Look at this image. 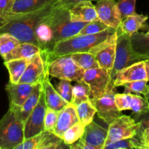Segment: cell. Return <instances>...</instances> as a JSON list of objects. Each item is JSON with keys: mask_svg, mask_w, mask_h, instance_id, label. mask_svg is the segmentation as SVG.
<instances>
[{"mask_svg": "<svg viewBox=\"0 0 149 149\" xmlns=\"http://www.w3.org/2000/svg\"><path fill=\"white\" fill-rule=\"evenodd\" d=\"M56 2L34 11L11 15L7 21L0 27V33H10L21 43L28 42L38 46L35 31L38 25L44 21L53 10Z\"/></svg>", "mask_w": 149, "mask_h": 149, "instance_id": "obj_1", "label": "cell"}, {"mask_svg": "<svg viewBox=\"0 0 149 149\" xmlns=\"http://www.w3.org/2000/svg\"><path fill=\"white\" fill-rule=\"evenodd\" d=\"M116 29L109 28L96 34H77L57 42L49 54L50 63L57 57L70 55L77 52H89L91 49L106 39Z\"/></svg>", "mask_w": 149, "mask_h": 149, "instance_id": "obj_2", "label": "cell"}, {"mask_svg": "<svg viewBox=\"0 0 149 149\" xmlns=\"http://www.w3.org/2000/svg\"><path fill=\"white\" fill-rule=\"evenodd\" d=\"M53 31L56 44L64 39L79 34L87 22L72 21L70 18V10L60 7L56 2V7L47 17Z\"/></svg>", "mask_w": 149, "mask_h": 149, "instance_id": "obj_3", "label": "cell"}, {"mask_svg": "<svg viewBox=\"0 0 149 149\" xmlns=\"http://www.w3.org/2000/svg\"><path fill=\"white\" fill-rule=\"evenodd\" d=\"M25 140L24 123L17 112L10 107L0 120V146L1 149H15Z\"/></svg>", "mask_w": 149, "mask_h": 149, "instance_id": "obj_4", "label": "cell"}, {"mask_svg": "<svg viewBox=\"0 0 149 149\" xmlns=\"http://www.w3.org/2000/svg\"><path fill=\"white\" fill-rule=\"evenodd\" d=\"M118 36L116 42V52L113 68L110 76L112 79L118 71L134 63L145 60L143 55L136 52L133 48L131 42V36L124 33L121 29H116Z\"/></svg>", "mask_w": 149, "mask_h": 149, "instance_id": "obj_5", "label": "cell"}, {"mask_svg": "<svg viewBox=\"0 0 149 149\" xmlns=\"http://www.w3.org/2000/svg\"><path fill=\"white\" fill-rule=\"evenodd\" d=\"M85 70L80 68L69 55L57 57L49 64V75L58 79L70 81H80L83 80Z\"/></svg>", "mask_w": 149, "mask_h": 149, "instance_id": "obj_6", "label": "cell"}, {"mask_svg": "<svg viewBox=\"0 0 149 149\" xmlns=\"http://www.w3.org/2000/svg\"><path fill=\"white\" fill-rule=\"evenodd\" d=\"M108 125L105 146L120 140L133 138L137 135L140 129V124L136 122L134 118L127 115H121Z\"/></svg>", "mask_w": 149, "mask_h": 149, "instance_id": "obj_7", "label": "cell"}, {"mask_svg": "<svg viewBox=\"0 0 149 149\" xmlns=\"http://www.w3.org/2000/svg\"><path fill=\"white\" fill-rule=\"evenodd\" d=\"M83 80L90 87L91 98L102 97L114 85L110 74L100 67L86 70Z\"/></svg>", "mask_w": 149, "mask_h": 149, "instance_id": "obj_8", "label": "cell"}, {"mask_svg": "<svg viewBox=\"0 0 149 149\" xmlns=\"http://www.w3.org/2000/svg\"><path fill=\"white\" fill-rule=\"evenodd\" d=\"M116 87L112 86L106 93L99 98H90L95 106L98 116L108 125L121 116L122 111L117 107L115 102Z\"/></svg>", "mask_w": 149, "mask_h": 149, "instance_id": "obj_9", "label": "cell"}, {"mask_svg": "<svg viewBox=\"0 0 149 149\" xmlns=\"http://www.w3.org/2000/svg\"><path fill=\"white\" fill-rule=\"evenodd\" d=\"M118 33L115 31L106 39L92 48L89 52L93 54L100 68L111 74L113 68L116 52Z\"/></svg>", "mask_w": 149, "mask_h": 149, "instance_id": "obj_10", "label": "cell"}, {"mask_svg": "<svg viewBox=\"0 0 149 149\" xmlns=\"http://www.w3.org/2000/svg\"><path fill=\"white\" fill-rule=\"evenodd\" d=\"M49 64L44 59L41 52L35 55L30 59L18 83H26L33 85L42 84L45 77L49 75Z\"/></svg>", "mask_w": 149, "mask_h": 149, "instance_id": "obj_11", "label": "cell"}, {"mask_svg": "<svg viewBox=\"0 0 149 149\" xmlns=\"http://www.w3.org/2000/svg\"><path fill=\"white\" fill-rule=\"evenodd\" d=\"M46 109L47 105L45 103V94L42 90L37 104L24 123L25 139L34 136L45 131L44 119Z\"/></svg>", "mask_w": 149, "mask_h": 149, "instance_id": "obj_12", "label": "cell"}, {"mask_svg": "<svg viewBox=\"0 0 149 149\" xmlns=\"http://www.w3.org/2000/svg\"><path fill=\"white\" fill-rule=\"evenodd\" d=\"M98 19L108 27L117 29L120 27L121 18L115 0H99L95 4Z\"/></svg>", "mask_w": 149, "mask_h": 149, "instance_id": "obj_13", "label": "cell"}, {"mask_svg": "<svg viewBox=\"0 0 149 149\" xmlns=\"http://www.w3.org/2000/svg\"><path fill=\"white\" fill-rule=\"evenodd\" d=\"M115 102L120 111L131 110L135 113H140L149 110V101L145 97L132 93H116Z\"/></svg>", "mask_w": 149, "mask_h": 149, "instance_id": "obj_14", "label": "cell"}, {"mask_svg": "<svg viewBox=\"0 0 149 149\" xmlns=\"http://www.w3.org/2000/svg\"><path fill=\"white\" fill-rule=\"evenodd\" d=\"M46 19L38 25L35 31V36L38 47L41 49V55L50 63L48 57L56 45V42L53 29Z\"/></svg>", "mask_w": 149, "mask_h": 149, "instance_id": "obj_15", "label": "cell"}, {"mask_svg": "<svg viewBox=\"0 0 149 149\" xmlns=\"http://www.w3.org/2000/svg\"><path fill=\"white\" fill-rule=\"evenodd\" d=\"M144 61L134 63L118 71L113 78L114 85L120 87L126 82L147 79Z\"/></svg>", "mask_w": 149, "mask_h": 149, "instance_id": "obj_16", "label": "cell"}, {"mask_svg": "<svg viewBox=\"0 0 149 149\" xmlns=\"http://www.w3.org/2000/svg\"><path fill=\"white\" fill-rule=\"evenodd\" d=\"M77 122H79V119L76 112L75 106L72 103H68L62 109L58 111V118L53 132L61 138L64 132Z\"/></svg>", "mask_w": 149, "mask_h": 149, "instance_id": "obj_17", "label": "cell"}, {"mask_svg": "<svg viewBox=\"0 0 149 149\" xmlns=\"http://www.w3.org/2000/svg\"><path fill=\"white\" fill-rule=\"evenodd\" d=\"M36 85L26 83L13 84L10 81L5 87L10 100V106H21L32 94Z\"/></svg>", "mask_w": 149, "mask_h": 149, "instance_id": "obj_18", "label": "cell"}, {"mask_svg": "<svg viewBox=\"0 0 149 149\" xmlns=\"http://www.w3.org/2000/svg\"><path fill=\"white\" fill-rule=\"evenodd\" d=\"M108 137V130L92 121L85 126L84 133L81 137L86 143L94 146L96 149H103Z\"/></svg>", "mask_w": 149, "mask_h": 149, "instance_id": "obj_19", "label": "cell"}, {"mask_svg": "<svg viewBox=\"0 0 149 149\" xmlns=\"http://www.w3.org/2000/svg\"><path fill=\"white\" fill-rule=\"evenodd\" d=\"M70 18L72 21L89 22L99 20L94 4L91 1L79 2L70 9Z\"/></svg>", "mask_w": 149, "mask_h": 149, "instance_id": "obj_20", "label": "cell"}, {"mask_svg": "<svg viewBox=\"0 0 149 149\" xmlns=\"http://www.w3.org/2000/svg\"><path fill=\"white\" fill-rule=\"evenodd\" d=\"M49 76L48 75L45 77L42 83V90L45 94V103L47 107L58 111L68 103L61 97L58 91L54 88L49 79Z\"/></svg>", "mask_w": 149, "mask_h": 149, "instance_id": "obj_21", "label": "cell"}, {"mask_svg": "<svg viewBox=\"0 0 149 149\" xmlns=\"http://www.w3.org/2000/svg\"><path fill=\"white\" fill-rule=\"evenodd\" d=\"M42 91V84H38L35 86L33 92L29 95V97L25 100L21 106H10V107L13 108L19 116L22 122L25 123L27 118L32 113L33 109L37 104L38 101L40 97L41 93Z\"/></svg>", "mask_w": 149, "mask_h": 149, "instance_id": "obj_22", "label": "cell"}, {"mask_svg": "<svg viewBox=\"0 0 149 149\" xmlns=\"http://www.w3.org/2000/svg\"><path fill=\"white\" fill-rule=\"evenodd\" d=\"M41 52L40 48L37 45L28 42H22L13 50L3 57L4 61L14 59H31Z\"/></svg>", "mask_w": 149, "mask_h": 149, "instance_id": "obj_23", "label": "cell"}, {"mask_svg": "<svg viewBox=\"0 0 149 149\" xmlns=\"http://www.w3.org/2000/svg\"><path fill=\"white\" fill-rule=\"evenodd\" d=\"M148 19V16L142 14H135L129 15L122 20L120 26V29L124 33L131 35L139 31L140 29H145L147 27L146 21Z\"/></svg>", "mask_w": 149, "mask_h": 149, "instance_id": "obj_24", "label": "cell"}, {"mask_svg": "<svg viewBox=\"0 0 149 149\" xmlns=\"http://www.w3.org/2000/svg\"><path fill=\"white\" fill-rule=\"evenodd\" d=\"M57 0H15L12 10L11 15L37 10L48 4H53Z\"/></svg>", "mask_w": 149, "mask_h": 149, "instance_id": "obj_25", "label": "cell"}, {"mask_svg": "<svg viewBox=\"0 0 149 149\" xmlns=\"http://www.w3.org/2000/svg\"><path fill=\"white\" fill-rule=\"evenodd\" d=\"M70 148L62 138L54 132L45 130L38 134V149H63Z\"/></svg>", "mask_w": 149, "mask_h": 149, "instance_id": "obj_26", "label": "cell"}, {"mask_svg": "<svg viewBox=\"0 0 149 149\" xmlns=\"http://www.w3.org/2000/svg\"><path fill=\"white\" fill-rule=\"evenodd\" d=\"M32 59V58H31ZM30 59H14L4 61V64L8 70L10 75V81L13 84L18 83L20 77L24 73L26 66Z\"/></svg>", "mask_w": 149, "mask_h": 149, "instance_id": "obj_27", "label": "cell"}, {"mask_svg": "<svg viewBox=\"0 0 149 149\" xmlns=\"http://www.w3.org/2000/svg\"><path fill=\"white\" fill-rule=\"evenodd\" d=\"M75 109L79 122H81L84 126H86L93 121V116L96 113V108L91 99L77 104L75 106Z\"/></svg>", "mask_w": 149, "mask_h": 149, "instance_id": "obj_28", "label": "cell"}, {"mask_svg": "<svg viewBox=\"0 0 149 149\" xmlns=\"http://www.w3.org/2000/svg\"><path fill=\"white\" fill-rule=\"evenodd\" d=\"M70 56L74 61V63L85 71L99 67V63L95 58L94 55L89 52H77V53L72 54Z\"/></svg>", "mask_w": 149, "mask_h": 149, "instance_id": "obj_29", "label": "cell"}, {"mask_svg": "<svg viewBox=\"0 0 149 149\" xmlns=\"http://www.w3.org/2000/svg\"><path fill=\"white\" fill-rule=\"evenodd\" d=\"M131 42L136 52L143 55L145 59L149 58V36L137 31L131 36Z\"/></svg>", "mask_w": 149, "mask_h": 149, "instance_id": "obj_30", "label": "cell"}, {"mask_svg": "<svg viewBox=\"0 0 149 149\" xmlns=\"http://www.w3.org/2000/svg\"><path fill=\"white\" fill-rule=\"evenodd\" d=\"M91 98V90L89 84H86L83 80L77 81L73 86L72 89V103L74 106L86 101Z\"/></svg>", "mask_w": 149, "mask_h": 149, "instance_id": "obj_31", "label": "cell"}, {"mask_svg": "<svg viewBox=\"0 0 149 149\" xmlns=\"http://www.w3.org/2000/svg\"><path fill=\"white\" fill-rule=\"evenodd\" d=\"M85 126L80 122H77L74 125L69 128L63 134L62 138L64 143L67 146H71L78 141L84 133Z\"/></svg>", "mask_w": 149, "mask_h": 149, "instance_id": "obj_32", "label": "cell"}, {"mask_svg": "<svg viewBox=\"0 0 149 149\" xmlns=\"http://www.w3.org/2000/svg\"><path fill=\"white\" fill-rule=\"evenodd\" d=\"M20 43L17 38L10 33H0V55L3 58Z\"/></svg>", "mask_w": 149, "mask_h": 149, "instance_id": "obj_33", "label": "cell"}, {"mask_svg": "<svg viewBox=\"0 0 149 149\" xmlns=\"http://www.w3.org/2000/svg\"><path fill=\"white\" fill-rule=\"evenodd\" d=\"M148 80H138V81H129L123 84L124 87V93H132L136 95H145L149 91V85H148Z\"/></svg>", "mask_w": 149, "mask_h": 149, "instance_id": "obj_34", "label": "cell"}, {"mask_svg": "<svg viewBox=\"0 0 149 149\" xmlns=\"http://www.w3.org/2000/svg\"><path fill=\"white\" fill-rule=\"evenodd\" d=\"M137 148L141 149L139 141L135 136L131 138L120 140L104 146L103 149H127Z\"/></svg>", "mask_w": 149, "mask_h": 149, "instance_id": "obj_35", "label": "cell"}, {"mask_svg": "<svg viewBox=\"0 0 149 149\" xmlns=\"http://www.w3.org/2000/svg\"><path fill=\"white\" fill-rule=\"evenodd\" d=\"M136 1L137 0H118L116 1L121 20L127 16L135 14Z\"/></svg>", "mask_w": 149, "mask_h": 149, "instance_id": "obj_36", "label": "cell"}, {"mask_svg": "<svg viewBox=\"0 0 149 149\" xmlns=\"http://www.w3.org/2000/svg\"><path fill=\"white\" fill-rule=\"evenodd\" d=\"M109 28L108 26L104 24L103 23L99 20H94L88 23L83 29L80 30L79 34L85 35V34H96V33H100V32L104 31L107 30Z\"/></svg>", "mask_w": 149, "mask_h": 149, "instance_id": "obj_37", "label": "cell"}, {"mask_svg": "<svg viewBox=\"0 0 149 149\" xmlns=\"http://www.w3.org/2000/svg\"><path fill=\"white\" fill-rule=\"evenodd\" d=\"M72 89L73 86L71 84V81L65 79H60L56 90L67 103H71L72 100Z\"/></svg>", "mask_w": 149, "mask_h": 149, "instance_id": "obj_38", "label": "cell"}, {"mask_svg": "<svg viewBox=\"0 0 149 149\" xmlns=\"http://www.w3.org/2000/svg\"><path fill=\"white\" fill-rule=\"evenodd\" d=\"M15 0H0V27L10 18Z\"/></svg>", "mask_w": 149, "mask_h": 149, "instance_id": "obj_39", "label": "cell"}, {"mask_svg": "<svg viewBox=\"0 0 149 149\" xmlns=\"http://www.w3.org/2000/svg\"><path fill=\"white\" fill-rule=\"evenodd\" d=\"M58 111L53 110L51 108L47 107L45 111V119H44V127L45 130L53 132L56 124L57 122Z\"/></svg>", "mask_w": 149, "mask_h": 149, "instance_id": "obj_40", "label": "cell"}, {"mask_svg": "<svg viewBox=\"0 0 149 149\" xmlns=\"http://www.w3.org/2000/svg\"><path fill=\"white\" fill-rule=\"evenodd\" d=\"M133 118L136 122L140 124V129L138 132L146 128H149V110L143 113H135Z\"/></svg>", "mask_w": 149, "mask_h": 149, "instance_id": "obj_41", "label": "cell"}, {"mask_svg": "<svg viewBox=\"0 0 149 149\" xmlns=\"http://www.w3.org/2000/svg\"><path fill=\"white\" fill-rule=\"evenodd\" d=\"M135 137L139 141L141 149H149V128L139 132Z\"/></svg>", "mask_w": 149, "mask_h": 149, "instance_id": "obj_42", "label": "cell"}, {"mask_svg": "<svg viewBox=\"0 0 149 149\" xmlns=\"http://www.w3.org/2000/svg\"><path fill=\"white\" fill-rule=\"evenodd\" d=\"M81 1L82 0H57L56 2L58 5L70 8Z\"/></svg>", "mask_w": 149, "mask_h": 149, "instance_id": "obj_43", "label": "cell"}, {"mask_svg": "<svg viewBox=\"0 0 149 149\" xmlns=\"http://www.w3.org/2000/svg\"><path fill=\"white\" fill-rule=\"evenodd\" d=\"M144 62H145V66L146 77H147V80H148V81H149V58L145 60Z\"/></svg>", "mask_w": 149, "mask_h": 149, "instance_id": "obj_44", "label": "cell"}, {"mask_svg": "<svg viewBox=\"0 0 149 149\" xmlns=\"http://www.w3.org/2000/svg\"><path fill=\"white\" fill-rule=\"evenodd\" d=\"M144 34L145 35V36H149V30L148 31L146 32V33H144Z\"/></svg>", "mask_w": 149, "mask_h": 149, "instance_id": "obj_45", "label": "cell"}, {"mask_svg": "<svg viewBox=\"0 0 149 149\" xmlns=\"http://www.w3.org/2000/svg\"><path fill=\"white\" fill-rule=\"evenodd\" d=\"M144 97H149V91H148V93L147 94H146L144 96Z\"/></svg>", "mask_w": 149, "mask_h": 149, "instance_id": "obj_46", "label": "cell"}, {"mask_svg": "<svg viewBox=\"0 0 149 149\" xmlns=\"http://www.w3.org/2000/svg\"><path fill=\"white\" fill-rule=\"evenodd\" d=\"M146 98H147L148 100V101H149V97H146Z\"/></svg>", "mask_w": 149, "mask_h": 149, "instance_id": "obj_47", "label": "cell"}, {"mask_svg": "<svg viewBox=\"0 0 149 149\" xmlns=\"http://www.w3.org/2000/svg\"><path fill=\"white\" fill-rule=\"evenodd\" d=\"M0 149H1V146H0Z\"/></svg>", "mask_w": 149, "mask_h": 149, "instance_id": "obj_48", "label": "cell"}]
</instances>
